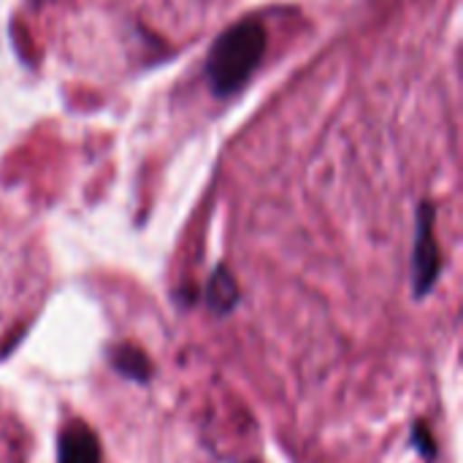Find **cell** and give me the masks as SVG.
Segmentation results:
<instances>
[{"label":"cell","mask_w":463,"mask_h":463,"mask_svg":"<svg viewBox=\"0 0 463 463\" xmlns=\"http://www.w3.org/2000/svg\"><path fill=\"white\" fill-rule=\"evenodd\" d=\"M266 54V30L258 22H239L228 27L206 57V79L217 95L241 90L258 71Z\"/></svg>","instance_id":"cell-1"},{"label":"cell","mask_w":463,"mask_h":463,"mask_svg":"<svg viewBox=\"0 0 463 463\" xmlns=\"http://www.w3.org/2000/svg\"><path fill=\"white\" fill-rule=\"evenodd\" d=\"M442 258L434 239V209L423 203L418 209V225H415V250H412V290L415 298H426L431 288L439 279Z\"/></svg>","instance_id":"cell-2"},{"label":"cell","mask_w":463,"mask_h":463,"mask_svg":"<svg viewBox=\"0 0 463 463\" xmlns=\"http://www.w3.org/2000/svg\"><path fill=\"white\" fill-rule=\"evenodd\" d=\"M57 463H100V442L87 423H65L57 439Z\"/></svg>","instance_id":"cell-3"},{"label":"cell","mask_w":463,"mask_h":463,"mask_svg":"<svg viewBox=\"0 0 463 463\" xmlns=\"http://www.w3.org/2000/svg\"><path fill=\"white\" fill-rule=\"evenodd\" d=\"M109 364H111V369L117 374H122L130 383H141V385H146L152 380V372H155L152 364H149V358L138 347H133V345H117V347H111L109 350Z\"/></svg>","instance_id":"cell-4"},{"label":"cell","mask_w":463,"mask_h":463,"mask_svg":"<svg viewBox=\"0 0 463 463\" xmlns=\"http://www.w3.org/2000/svg\"><path fill=\"white\" fill-rule=\"evenodd\" d=\"M206 304L214 315H228L239 304V288L228 269H217L206 285Z\"/></svg>","instance_id":"cell-5"},{"label":"cell","mask_w":463,"mask_h":463,"mask_svg":"<svg viewBox=\"0 0 463 463\" xmlns=\"http://www.w3.org/2000/svg\"><path fill=\"white\" fill-rule=\"evenodd\" d=\"M412 445L423 453V458H434L437 456V445H434V437H431V431H429V426L426 423H415V429H412Z\"/></svg>","instance_id":"cell-6"}]
</instances>
